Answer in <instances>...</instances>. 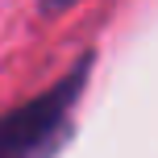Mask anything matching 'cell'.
I'll return each mask as SVG.
<instances>
[{
  "label": "cell",
  "instance_id": "1",
  "mask_svg": "<svg viewBox=\"0 0 158 158\" xmlns=\"http://www.w3.org/2000/svg\"><path fill=\"white\" fill-rule=\"evenodd\" d=\"M92 58H79V67L42 96L17 104L13 112L0 117V158H50L63 146L67 125H71L75 100L87 83Z\"/></svg>",
  "mask_w": 158,
  "mask_h": 158
},
{
  "label": "cell",
  "instance_id": "2",
  "mask_svg": "<svg viewBox=\"0 0 158 158\" xmlns=\"http://www.w3.org/2000/svg\"><path fill=\"white\" fill-rule=\"evenodd\" d=\"M71 4H75V0H42V13H46V17H54V13H67Z\"/></svg>",
  "mask_w": 158,
  "mask_h": 158
}]
</instances>
